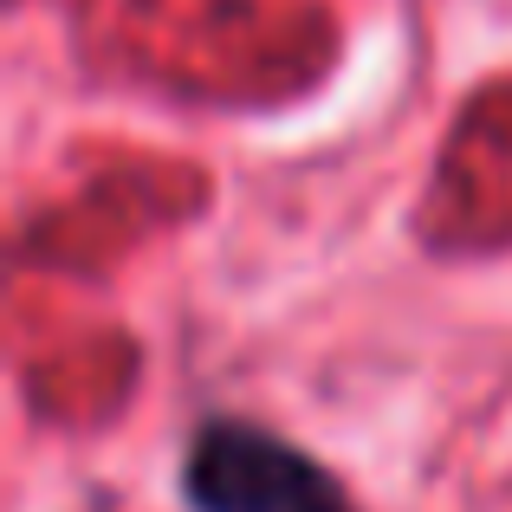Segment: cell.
I'll use <instances>...</instances> for the list:
<instances>
[{
  "instance_id": "1",
  "label": "cell",
  "mask_w": 512,
  "mask_h": 512,
  "mask_svg": "<svg viewBox=\"0 0 512 512\" xmlns=\"http://www.w3.org/2000/svg\"><path fill=\"white\" fill-rule=\"evenodd\" d=\"M182 493L195 512H350L344 487L299 454L292 441H279L273 428L214 415L195 428L182 461Z\"/></svg>"
}]
</instances>
